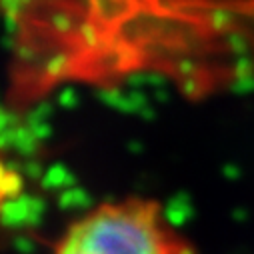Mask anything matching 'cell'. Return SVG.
<instances>
[{
    "label": "cell",
    "instance_id": "obj_1",
    "mask_svg": "<svg viewBox=\"0 0 254 254\" xmlns=\"http://www.w3.org/2000/svg\"><path fill=\"white\" fill-rule=\"evenodd\" d=\"M158 204H104L76 222L56 254H194L164 226Z\"/></svg>",
    "mask_w": 254,
    "mask_h": 254
},
{
    "label": "cell",
    "instance_id": "obj_2",
    "mask_svg": "<svg viewBox=\"0 0 254 254\" xmlns=\"http://www.w3.org/2000/svg\"><path fill=\"white\" fill-rule=\"evenodd\" d=\"M46 200L34 194H20L16 198H6L0 206V224L10 230L38 228L44 220Z\"/></svg>",
    "mask_w": 254,
    "mask_h": 254
},
{
    "label": "cell",
    "instance_id": "obj_3",
    "mask_svg": "<svg viewBox=\"0 0 254 254\" xmlns=\"http://www.w3.org/2000/svg\"><path fill=\"white\" fill-rule=\"evenodd\" d=\"M76 174L62 162H56L52 166L46 168L42 180H40V186L44 190H60V192H64L68 188H74L76 186Z\"/></svg>",
    "mask_w": 254,
    "mask_h": 254
},
{
    "label": "cell",
    "instance_id": "obj_4",
    "mask_svg": "<svg viewBox=\"0 0 254 254\" xmlns=\"http://www.w3.org/2000/svg\"><path fill=\"white\" fill-rule=\"evenodd\" d=\"M92 202H94L92 194L86 188H80V186H74V188L64 190V192H60L56 200L60 210H86L92 206Z\"/></svg>",
    "mask_w": 254,
    "mask_h": 254
},
{
    "label": "cell",
    "instance_id": "obj_5",
    "mask_svg": "<svg viewBox=\"0 0 254 254\" xmlns=\"http://www.w3.org/2000/svg\"><path fill=\"white\" fill-rule=\"evenodd\" d=\"M190 216H192V206L186 194H176L174 198H170V202L164 208V222L172 228L182 226Z\"/></svg>",
    "mask_w": 254,
    "mask_h": 254
},
{
    "label": "cell",
    "instance_id": "obj_6",
    "mask_svg": "<svg viewBox=\"0 0 254 254\" xmlns=\"http://www.w3.org/2000/svg\"><path fill=\"white\" fill-rule=\"evenodd\" d=\"M40 148V140L34 136L32 128L26 124H20L18 128H14V150L26 158V160H32L34 154L38 152Z\"/></svg>",
    "mask_w": 254,
    "mask_h": 254
},
{
    "label": "cell",
    "instance_id": "obj_7",
    "mask_svg": "<svg viewBox=\"0 0 254 254\" xmlns=\"http://www.w3.org/2000/svg\"><path fill=\"white\" fill-rule=\"evenodd\" d=\"M98 100L110 108H116L120 112H126V114H130V112H136V106L132 102L130 96H124L118 88H100L96 92Z\"/></svg>",
    "mask_w": 254,
    "mask_h": 254
},
{
    "label": "cell",
    "instance_id": "obj_8",
    "mask_svg": "<svg viewBox=\"0 0 254 254\" xmlns=\"http://www.w3.org/2000/svg\"><path fill=\"white\" fill-rule=\"evenodd\" d=\"M52 112H54V106L50 104V102H38L28 114H26V126H36V124H42V122H48V118L52 116Z\"/></svg>",
    "mask_w": 254,
    "mask_h": 254
},
{
    "label": "cell",
    "instance_id": "obj_9",
    "mask_svg": "<svg viewBox=\"0 0 254 254\" xmlns=\"http://www.w3.org/2000/svg\"><path fill=\"white\" fill-rule=\"evenodd\" d=\"M24 188V178L22 174H14V172H8L6 178H4V198H16L22 192Z\"/></svg>",
    "mask_w": 254,
    "mask_h": 254
},
{
    "label": "cell",
    "instance_id": "obj_10",
    "mask_svg": "<svg viewBox=\"0 0 254 254\" xmlns=\"http://www.w3.org/2000/svg\"><path fill=\"white\" fill-rule=\"evenodd\" d=\"M80 102L78 98V92L72 88V86H66V88H62L60 94H58V104L62 108H76Z\"/></svg>",
    "mask_w": 254,
    "mask_h": 254
},
{
    "label": "cell",
    "instance_id": "obj_11",
    "mask_svg": "<svg viewBox=\"0 0 254 254\" xmlns=\"http://www.w3.org/2000/svg\"><path fill=\"white\" fill-rule=\"evenodd\" d=\"M44 168H42V164L38 162V160H24L22 162V176H26V178H32V180H42V176H44Z\"/></svg>",
    "mask_w": 254,
    "mask_h": 254
},
{
    "label": "cell",
    "instance_id": "obj_12",
    "mask_svg": "<svg viewBox=\"0 0 254 254\" xmlns=\"http://www.w3.org/2000/svg\"><path fill=\"white\" fill-rule=\"evenodd\" d=\"M18 126H20V116H18V114L8 112V110L0 112V134L8 132V130H12V128H18Z\"/></svg>",
    "mask_w": 254,
    "mask_h": 254
},
{
    "label": "cell",
    "instance_id": "obj_13",
    "mask_svg": "<svg viewBox=\"0 0 254 254\" xmlns=\"http://www.w3.org/2000/svg\"><path fill=\"white\" fill-rule=\"evenodd\" d=\"M12 246L18 254H34L36 252V242L30 236H24V234H18L12 240Z\"/></svg>",
    "mask_w": 254,
    "mask_h": 254
},
{
    "label": "cell",
    "instance_id": "obj_14",
    "mask_svg": "<svg viewBox=\"0 0 254 254\" xmlns=\"http://www.w3.org/2000/svg\"><path fill=\"white\" fill-rule=\"evenodd\" d=\"M32 132H34V136L40 140V142H44V140H48L50 136H52V126H50V122H42V124H36V126H32Z\"/></svg>",
    "mask_w": 254,
    "mask_h": 254
},
{
    "label": "cell",
    "instance_id": "obj_15",
    "mask_svg": "<svg viewBox=\"0 0 254 254\" xmlns=\"http://www.w3.org/2000/svg\"><path fill=\"white\" fill-rule=\"evenodd\" d=\"M14 150V128L0 134V152Z\"/></svg>",
    "mask_w": 254,
    "mask_h": 254
},
{
    "label": "cell",
    "instance_id": "obj_16",
    "mask_svg": "<svg viewBox=\"0 0 254 254\" xmlns=\"http://www.w3.org/2000/svg\"><path fill=\"white\" fill-rule=\"evenodd\" d=\"M6 174H8V170H6L4 162H0V206H2V202L6 200L4 198V178H6Z\"/></svg>",
    "mask_w": 254,
    "mask_h": 254
},
{
    "label": "cell",
    "instance_id": "obj_17",
    "mask_svg": "<svg viewBox=\"0 0 254 254\" xmlns=\"http://www.w3.org/2000/svg\"><path fill=\"white\" fill-rule=\"evenodd\" d=\"M128 150H130V152H134V154H140V152H142V144L132 140V142H128Z\"/></svg>",
    "mask_w": 254,
    "mask_h": 254
},
{
    "label": "cell",
    "instance_id": "obj_18",
    "mask_svg": "<svg viewBox=\"0 0 254 254\" xmlns=\"http://www.w3.org/2000/svg\"><path fill=\"white\" fill-rule=\"evenodd\" d=\"M0 112H2V108H0Z\"/></svg>",
    "mask_w": 254,
    "mask_h": 254
}]
</instances>
